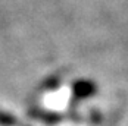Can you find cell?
Segmentation results:
<instances>
[{
  "instance_id": "3957f363",
  "label": "cell",
  "mask_w": 128,
  "mask_h": 126,
  "mask_svg": "<svg viewBox=\"0 0 128 126\" xmlns=\"http://www.w3.org/2000/svg\"><path fill=\"white\" fill-rule=\"evenodd\" d=\"M0 126H21V123L10 113L0 110Z\"/></svg>"
},
{
  "instance_id": "7a4b0ae2",
  "label": "cell",
  "mask_w": 128,
  "mask_h": 126,
  "mask_svg": "<svg viewBox=\"0 0 128 126\" xmlns=\"http://www.w3.org/2000/svg\"><path fill=\"white\" fill-rule=\"evenodd\" d=\"M30 116H32V117H36L38 120H43L47 125H58L65 117L64 114L54 113V112H47L44 109H32V110H30Z\"/></svg>"
},
{
  "instance_id": "6da1fadb",
  "label": "cell",
  "mask_w": 128,
  "mask_h": 126,
  "mask_svg": "<svg viewBox=\"0 0 128 126\" xmlns=\"http://www.w3.org/2000/svg\"><path fill=\"white\" fill-rule=\"evenodd\" d=\"M97 92V85L88 81V79H80L72 84V101H71V107H74L77 103H81L82 100L91 98L94 94Z\"/></svg>"
}]
</instances>
